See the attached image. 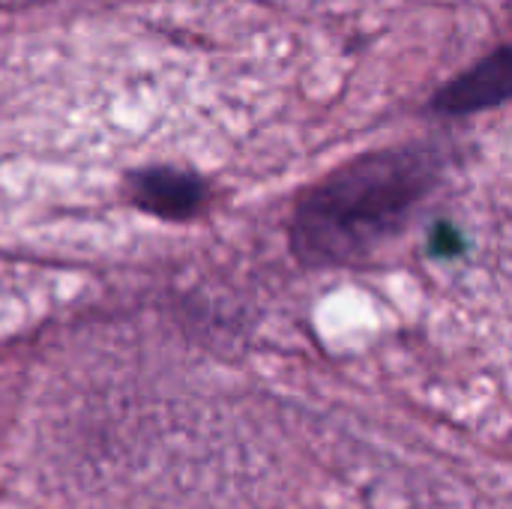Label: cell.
Returning a JSON list of instances; mask_svg holds the SVG:
<instances>
[{"label": "cell", "instance_id": "3", "mask_svg": "<svg viewBox=\"0 0 512 509\" xmlns=\"http://www.w3.org/2000/svg\"><path fill=\"white\" fill-rule=\"evenodd\" d=\"M129 198L147 213H156L165 219H183L201 207L204 183L183 171L150 168V171L129 177Z\"/></svg>", "mask_w": 512, "mask_h": 509}, {"label": "cell", "instance_id": "1", "mask_svg": "<svg viewBox=\"0 0 512 509\" xmlns=\"http://www.w3.org/2000/svg\"><path fill=\"white\" fill-rule=\"evenodd\" d=\"M432 165L423 153L366 156L324 186L297 210V243L315 261H345L375 237L390 234L411 204L426 192Z\"/></svg>", "mask_w": 512, "mask_h": 509}, {"label": "cell", "instance_id": "2", "mask_svg": "<svg viewBox=\"0 0 512 509\" xmlns=\"http://www.w3.org/2000/svg\"><path fill=\"white\" fill-rule=\"evenodd\" d=\"M510 96V48L501 45L492 57L480 60L471 72L459 75L435 96V108L444 114H468L501 105Z\"/></svg>", "mask_w": 512, "mask_h": 509}]
</instances>
